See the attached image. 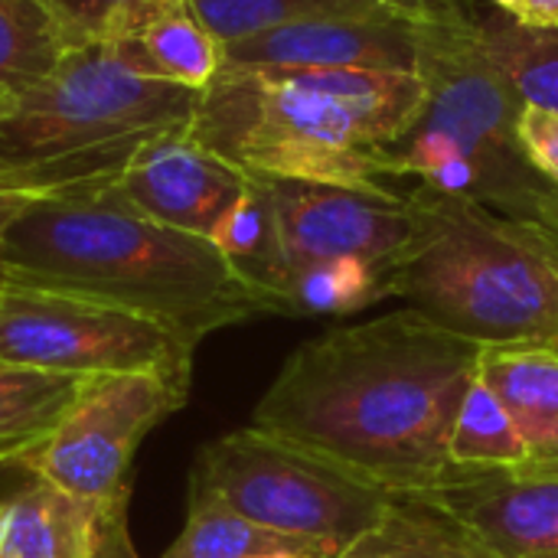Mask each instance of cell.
I'll return each mask as SVG.
<instances>
[{
  "instance_id": "17",
  "label": "cell",
  "mask_w": 558,
  "mask_h": 558,
  "mask_svg": "<svg viewBox=\"0 0 558 558\" xmlns=\"http://www.w3.org/2000/svg\"><path fill=\"white\" fill-rule=\"evenodd\" d=\"M199 20L213 36L229 46L252 33L324 20V16H369V13H412V16H441L468 7L471 0H190Z\"/></svg>"
},
{
  "instance_id": "16",
  "label": "cell",
  "mask_w": 558,
  "mask_h": 558,
  "mask_svg": "<svg viewBox=\"0 0 558 558\" xmlns=\"http://www.w3.org/2000/svg\"><path fill=\"white\" fill-rule=\"evenodd\" d=\"M337 558H500L477 533L438 504L415 494H392L386 513Z\"/></svg>"
},
{
  "instance_id": "33",
  "label": "cell",
  "mask_w": 558,
  "mask_h": 558,
  "mask_svg": "<svg viewBox=\"0 0 558 558\" xmlns=\"http://www.w3.org/2000/svg\"><path fill=\"white\" fill-rule=\"evenodd\" d=\"M3 98H7V95H3V92H0V101H3Z\"/></svg>"
},
{
  "instance_id": "31",
  "label": "cell",
  "mask_w": 558,
  "mask_h": 558,
  "mask_svg": "<svg viewBox=\"0 0 558 558\" xmlns=\"http://www.w3.org/2000/svg\"><path fill=\"white\" fill-rule=\"evenodd\" d=\"M530 558H558V553H546V556H530Z\"/></svg>"
},
{
  "instance_id": "23",
  "label": "cell",
  "mask_w": 558,
  "mask_h": 558,
  "mask_svg": "<svg viewBox=\"0 0 558 558\" xmlns=\"http://www.w3.org/2000/svg\"><path fill=\"white\" fill-rule=\"evenodd\" d=\"M160 0H49L69 49L118 43Z\"/></svg>"
},
{
  "instance_id": "18",
  "label": "cell",
  "mask_w": 558,
  "mask_h": 558,
  "mask_svg": "<svg viewBox=\"0 0 558 558\" xmlns=\"http://www.w3.org/2000/svg\"><path fill=\"white\" fill-rule=\"evenodd\" d=\"M477 29L487 59L507 78L513 95L558 114V26H533L497 7H477Z\"/></svg>"
},
{
  "instance_id": "32",
  "label": "cell",
  "mask_w": 558,
  "mask_h": 558,
  "mask_svg": "<svg viewBox=\"0 0 558 558\" xmlns=\"http://www.w3.org/2000/svg\"><path fill=\"white\" fill-rule=\"evenodd\" d=\"M549 350H553V353H558V337L553 340V343H549Z\"/></svg>"
},
{
  "instance_id": "8",
  "label": "cell",
  "mask_w": 558,
  "mask_h": 558,
  "mask_svg": "<svg viewBox=\"0 0 558 558\" xmlns=\"http://www.w3.org/2000/svg\"><path fill=\"white\" fill-rule=\"evenodd\" d=\"M190 383L128 373L98 376L16 468L128 526V471L144 438L183 409Z\"/></svg>"
},
{
  "instance_id": "1",
  "label": "cell",
  "mask_w": 558,
  "mask_h": 558,
  "mask_svg": "<svg viewBox=\"0 0 558 558\" xmlns=\"http://www.w3.org/2000/svg\"><path fill=\"white\" fill-rule=\"evenodd\" d=\"M481 343L405 307L301 343L252 415L389 494H428L454 474L451 435Z\"/></svg>"
},
{
  "instance_id": "22",
  "label": "cell",
  "mask_w": 558,
  "mask_h": 558,
  "mask_svg": "<svg viewBox=\"0 0 558 558\" xmlns=\"http://www.w3.org/2000/svg\"><path fill=\"white\" fill-rule=\"evenodd\" d=\"M451 461L454 468H507V471H526L530 451L513 428L510 415L500 409V402L490 396V389L474 379L454 435H451Z\"/></svg>"
},
{
  "instance_id": "14",
  "label": "cell",
  "mask_w": 558,
  "mask_h": 558,
  "mask_svg": "<svg viewBox=\"0 0 558 558\" xmlns=\"http://www.w3.org/2000/svg\"><path fill=\"white\" fill-rule=\"evenodd\" d=\"M477 379L510 415L530 451L523 474H558V353L539 343L484 347Z\"/></svg>"
},
{
  "instance_id": "24",
  "label": "cell",
  "mask_w": 558,
  "mask_h": 558,
  "mask_svg": "<svg viewBox=\"0 0 558 558\" xmlns=\"http://www.w3.org/2000/svg\"><path fill=\"white\" fill-rule=\"evenodd\" d=\"M517 137H520V150L530 160V167L558 190V114L556 111H543V108H530L523 105L520 121H517Z\"/></svg>"
},
{
  "instance_id": "5",
  "label": "cell",
  "mask_w": 558,
  "mask_h": 558,
  "mask_svg": "<svg viewBox=\"0 0 558 558\" xmlns=\"http://www.w3.org/2000/svg\"><path fill=\"white\" fill-rule=\"evenodd\" d=\"M415 232L389 298L481 347L558 337V248L471 199L409 186Z\"/></svg>"
},
{
  "instance_id": "19",
  "label": "cell",
  "mask_w": 558,
  "mask_h": 558,
  "mask_svg": "<svg viewBox=\"0 0 558 558\" xmlns=\"http://www.w3.org/2000/svg\"><path fill=\"white\" fill-rule=\"evenodd\" d=\"M333 556V549L275 533L268 526H258L226 504L206 497V494H190V510H186V526L177 536V543L160 558H268V556Z\"/></svg>"
},
{
  "instance_id": "12",
  "label": "cell",
  "mask_w": 558,
  "mask_h": 558,
  "mask_svg": "<svg viewBox=\"0 0 558 558\" xmlns=\"http://www.w3.org/2000/svg\"><path fill=\"white\" fill-rule=\"evenodd\" d=\"M415 497L448 510L500 558L558 553V474L454 468L441 487Z\"/></svg>"
},
{
  "instance_id": "30",
  "label": "cell",
  "mask_w": 558,
  "mask_h": 558,
  "mask_svg": "<svg viewBox=\"0 0 558 558\" xmlns=\"http://www.w3.org/2000/svg\"><path fill=\"white\" fill-rule=\"evenodd\" d=\"M268 558H333V556H324V553H314V556H268Z\"/></svg>"
},
{
  "instance_id": "3",
  "label": "cell",
  "mask_w": 558,
  "mask_h": 558,
  "mask_svg": "<svg viewBox=\"0 0 558 558\" xmlns=\"http://www.w3.org/2000/svg\"><path fill=\"white\" fill-rule=\"evenodd\" d=\"M425 82L383 69H222L190 137L248 177L392 186L379 150L415 121Z\"/></svg>"
},
{
  "instance_id": "10",
  "label": "cell",
  "mask_w": 558,
  "mask_h": 558,
  "mask_svg": "<svg viewBox=\"0 0 558 558\" xmlns=\"http://www.w3.org/2000/svg\"><path fill=\"white\" fill-rule=\"evenodd\" d=\"M428 20L369 13L284 23L229 43L222 69H383L418 75Z\"/></svg>"
},
{
  "instance_id": "34",
  "label": "cell",
  "mask_w": 558,
  "mask_h": 558,
  "mask_svg": "<svg viewBox=\"0 0 558 558\" xmlns=\"http://www.w3.org/2000/svg\"><path fill=\"white\" fill-rule=\"evenodd\" d=\"M448 3H454V0H448Z\"/></svg>"
},
{
  "instance_id": "15",
  "label": "cell",
  "mask_w": 558,
  "mask_h": 558,
  "mask_svg": "<svg viewBox=\"0 0 558 558\" xmlns=\"http://www.w3.org/2000/svg\"><path fill=\"white\" fill-rule=\"evenodd\" d=\"M111 49L141 75L203 92L222 72L226 46L190 0H160Z\"/></svg>"
},
{
  "instance_id": "28",
  "label": "cell",
  "mask_w": 558,
  "mask_h": 558,
  "mask_svg": "<svg viewBox=\"0 0 558 558\" xmlns=\"http://www.w3.org/2000/svg\"><path fill=\"white\" fill-rule=\"evenodd\" d=\"M39 438H0V471L3 468H16L20 458L36 445Z\"/></svg>"
},
{
  "instance_id": "25",
  "label": "cell",
  "mask_w": 558,
  "mask_h": 558,
  "mask_svg": "<svg viewBox=\"0 0 558 558\" xmlns=\"http://www.w3.org/2000/svg\"><path fill=\"white\" fill-rule=\"evenodd\" d=\"M36 203H46V196L26 193V190H0V248H3V239L13 229V222L23 213H29ZM0 288H3V268H0Z\"/></svg>"
},
{
  "instance_id": "11",
  "label": "cell",
  "mask_w": 558,
  "mask_h": 558,
  "mask_svg": "<svg viewBox=\"0 0 558 558\" xmlns=\"http://www.w3.org/2000/svg\"><path fill=\"white\" fill-rule=\"evenodd\" d=\"M114 190L147 219L213 239L248 190V173L203 147L190 131L147 141L118 173Z\"/></svg>"
},
{
  "instance_id": "27",
  "label": "cell",
  "mask_w": 558,
  "mask_h": 558,
  "mask_svg": "<svg viewBox=\"0 0 558 558\" xmlns=\"http://www.w3.org/2000/svg\"><path fill=\"white\" fill-rule=\"evenodd\" d=\"M517 20L533 23V26H558V0H526Z\"/></svg>"
},
{
  "instance_id": "29",
  "label": "cell",
  "mask_w": 558,
  "mask_h": 558,
  "mask_svg": "<svg viewBox=\"0 0 558 558\" xmlns=\"http://www.w3.org/2000/svg\"><path fill=\"white\" fill-rule=\"evenodd\" d=\"M487 3L497 7V10H504V13H510V16H520L523 7H526V0H487Z\"/></svg>"
},
{
  "instance_id": "13",
  "label": "cell",
  "mask_w": 558,
  "mask_h": 558,
  "mask_svg": "<svg viewBox=\"0 0 558 558\" xmlns=\"http://www.w3.org/2000/svg\"><path fill=\"white\" fill-rule=\"evenodd\" d=\"M0 558H134L128 526L33 477L0 500Z\"/></svg>"
},
{
  "instance_id": "21",
  "label": "cell",
  "mask_w": 558,
  "mask_h": 558,
  "mask_svg": "<svg viewBox=\"0 0 558 558\" xmlns=\"http://www.w3.org/2000/svg\"><path fill=\"white\" fill-rule=\"evenodd\" d=\"M92 379L0 363V438H43Z\"/></svg>"
},
{
  "instance_id": "7",
  "label": "cell",
  "mask_w": 558,
  "mask_h": 558,
  "mask_svg": "<svg viewBox=\"0 0 558 558\" xmlns=\"http://www.w3.org/2000/svg\"><path fill=\"white\" fill-rule=\"evenodd\" d=\"M196 343L114 304L36 288H0V363L82 379L154 373L190 383Z\"/></svg>"
},
{
  "instance_id": "2",
  "label": "cell",
  "mask_w": 558,
  "mask_h": 558,
  "mask_svg": "<svg viewBox=\"0 0 558 558\" xmlns=\"http://www.w3.org/2000/svg\"><path fill=\"white\" fill-rule=\"evenodd\" d=\"M0 268L3 284L114 304L196 347L216 330L284 314L213 239L147 219L114 183L36 203L7 232Z\"/></svg>"
},
{
  "instance_id": "26",
  "label": "cell",
  "mask_w": 558,
  "mask_h": 558,
  "mask_svg": "<svg viewBox=\"0 0 558 558\" xmlns=\"http://www.w3.org/2000/svg\"><path fill=\"white\" fill-rule=\"evenodd\" d=\"M526 229L539 232L549 245H556L558 248V190H549V193H546V199L539 203L536 219H533Z\"/></svg>"
},
{
  "instance_id": "6",
  "label": "cell",
  "mask_w": 558,
  "mask_h": 558,
  "mask_svg": "<svg viewBox=\"0 0 558 558\" xmlns=\"http://www.w3.org/2000/svg\"><path fill=\"white\" fill-rule=\"evenodd\" d=\"M190 494H206L258 526L333 553L366 533L392 504L389 490L252 425L199 451Z\"/></svg>"
},
{
  "instance_id": "20",
  "label": "cell",
  "mask_w": 558,
  "mask_h": 558,
  "mask_svg": "<svg viewBox=\"0 0 558 558\" xmlns=\"http://www.w3.org/2000/svg\"><path fill=\"white\" fill-rule=\"evenodd\" d=\"M65 33L49 0H0V92L39 85L69 56Z\"/></svg>"
},
{
  "instance_id": "4",
  "label": "cell",
  "mask_w": 558,
  "mask_h": 558,
  "mask_svg": "<svg viewBox=\"0 0 558 558\" xmlns=\"http://www.w3.org/2000/svg\"><path fill=\"white\" fill-rule=\"evenodd\" d=\"M418 78L425 82L422 111L379 150L383 180L392 186L415 180L530 226L556 186L520 150L523 101L484 52L474 3L428 20Z\"/></svg>"
},
{
  "instance_id": "9",
  "label": "cell",
  "mask_w": 558,
  "mask_h": 558,
  "mask_svg": "<svg viewBox=\"0 0 558 558\" xmlns=\"http://www.w3.org/2000/svg\"><path fill=\"white\" fill-rule=\"evenodd\" d=\"M278 235L281 255V301L288 281L314 265L337 258H360L389 271L415 232V209L409 186H343L314 180L258 177ZM288 307V301H284Z\"/></svg>"
}]
</instances>
